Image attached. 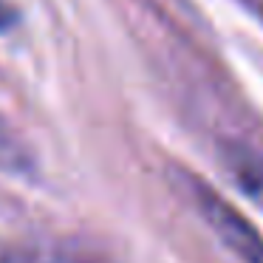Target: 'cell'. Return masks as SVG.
Masks as SVG:
<instances>
[{
    "instance_id": "obj_1",
    "label": "cell",
    "mask_w": 263,
    "mask_h": 263,
    "mask_svg": "<svg viewBox=\"0 0 263 263\" xmlns=\"http://www.w3.org/2000/svg\"><path fill=\"white\" fill-rule=\"evenodd\" d=\"M184 181H187V193L195 210L215 232V238L240 263H263V235L257 232L255 223L198 176H184Z\"/></svg>"
},
{
    "instance_id": "obj_5",
    "label": "cell",
    "mask_w": 263,
    "mask_h": 263,
    "mask_svg": "<svg viewBox=\"0 0 263 263\" xmlns=\"http://www.w3.org/2000/svg\"><path fill=\"white\" fill-rule=\"evenodd\" d=\"M12 23H14V12L9 9L6 0H0V31H6Z\"/></svg>"
},
{
    "instance_id": "obj_4",
    "label": "cell",
    "mask_w": 263,
    "mask_h": 263,
    "mask_svg": "<svg viewBox=\"0 0 263 263\" xmlns=\"http://www.w3.org/2000/svg\"><path fill=\"white\" fill-rule=\"evenodd\" d=\"M31 167V153L3 122H0V170L23 173Z\"/></svg>"
},
{
    "instance_id": "obj_3",
    "label": "cell",
    "mask_w": 263,
    "mask_h": 263,
    "mask_svg": "<svg viewBox=\"0 0 263 263\" xmlns=\"http://www.w3.org/2000/svg\"><path fill=\"white\" fill-rule=\"evenodd\" d=\"M0 263H105L97 257L85 255V252H71L63 246H17L9 249L0 257Z\"/></svg>"
},
{
    "instance_id": "obj_2",
    "label": "cell",
    "mask_w": 263,
    "mask_h": 263,
    "mask_svg": "<svg viewBox=\"0 0 263 263\" xmlns=\"http://www.w3.org/2000/svg\"><path fill=\"white\" fill-rule=\"evenodd\" d=\"M223 159H227V170L246 190V195L263 206V159L249 153L246 147H229Z\"/></svg>"
}]
</instances>
